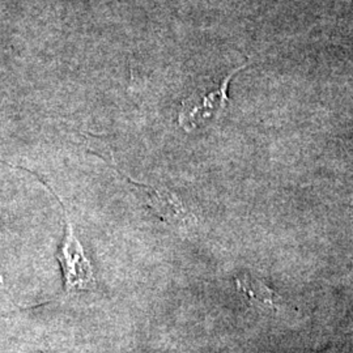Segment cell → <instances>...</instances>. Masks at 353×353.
Instances as JSON below:
<instances>
[{"instance_id": "6da1fadb", "label": "cell", "mask_w": 353, "mask_h": 353, "mask_svg": "<svg viewBox=\"0 0 353 353\" xmlns=\"http://www.w3.org/2000/svg\"><path fill=\"white\" fill-rule=\"evenodd\" d=\"M43 185L50 190L51 194L61 204L63 210L64 219H65L63 240L57 252V259L63 272L64 293L72 294L81 290H93L97 285L94 271L81 242L75 234V229L70 219L68 211L64 207L61 196H58V194L54 191V189L48 183H43Z\"/></svg>"}, {"instance_id": "7a4b0ae2", "label": "cell", "mask_w": 353, "mask_h": 353, "mask_svg": "<svg viewBox=\"0 0 353 353\" xmlns=\"http://www.w3.org/2000/svg\"><path fill=\"white\" fill-rule=\"evenodd\" d=\"M246 67L242 65L233 70L216 88L207 90L204 93H194L189 99L182 102L181 110L178 114V123L186 131H192L204 125L207 121L214 119L220 113H223L228 106V88L232 77Z\"/></svg>"}, {"instance_id": "3957f363", "label": "cell", "mask_w": 353, "mask_h": 353, "mask_svg": "<svg viewBox=\"0 0 353 353\" xmlns=\"http://www.w3.org/2000/svg\"><path fill=\"white\" fill-rule=\"evenodd\" d=\"M126 179L137 189H139L138 191L143 192L145 199L144 202L147 203L152 211L170 227L176 228L178 230H186L194 224L195 217L190 214L189 210L181 202L176 192L166 188H152L140 185L127 176Z\"/></svg>"}, {"instance_id": "277c9868", "label": "cell", "mask_w": 353, "mask_h": 353, "mask_svg": "<svg viewBox=\"0 0 353 353\" xmlns=\"http://www.w3.org/2000/svg\"><path fill=\"white\" fill-rule=\"evenodd\" d=\"M237 290H240L243 296L249 299L252 305L263 307L267 310H278L283 303V299L276 292L267 287L258 279H254L250 275H241L236 279Z\"/></svg>"}]
</instances>
